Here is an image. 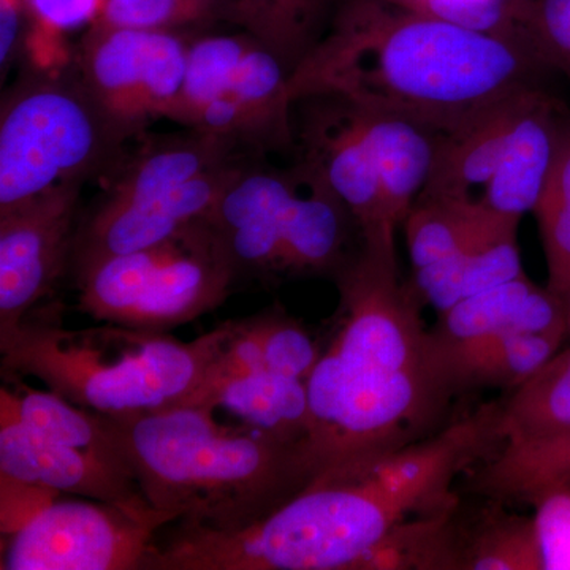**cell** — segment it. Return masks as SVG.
Masks as SVG:
<instances>
[{
  "label": "cell",
  "instance_id": "1f68e13d",
  "mask_svg": "<svg viewBox=\"0 0 570 570\" xmlns=\"http://www.w3.org/2000/svg\"><path fill=\"white\" fill-rule=\"evenodd\" d=\"M532 505L543 570H570V490H551Z\"/></svg>",
  "mask_w": 570,
  "mask_h": 570
},
{
  "label": "cell",
  "instance_id": "ac0fdd59",
  "mask_svg": "<svg viewBox=\"0 0 570 570\" xmlns=\"http://www.w3.org/2000/svg\"><path fill=\"white\" fill-rule=\"evenodd\" d=\"M176 406L224 409L242 420L243 425L287 444L305 445L309 431L306 381L272 371L202 382Z\"/></svg>",
  "mask_w": 570,
  "mask_h": 570
},
{
  "label": "cell",
  "instance_id": "d6a6232c",
  "mask_svg": "<svg viewBox=\"0 0 570 570\" xmlns=\"http://www.w3.org/2000/svg\"><path fill=\"white\" fill-rule=\"evenodd\" d=\"M33 20L26 0H0V67L2 77L13 63L28 58Z\"/></svg>",
  "mask_w": 570,
  "mask_h": 570
},
{
  "label": "cell",
  "instance_id": "ba28073f",
  "mask_svg": "<svg viewBox=\"0 0 570 570\" xmlns=\"http://www.w3.org/2000/svg\"><path fill=\"white\" fill-rule=\"evenodd\" d=\"M213 28L190 36L171 121L219 135L257 156L292 153L291 71L247 33Z\"/></svg>",
  "mask_w": 570,
  "mask_h": 570
},
{
  "label": "cell",
  "instance_id": "2e32d148",
  "mask_svg": "<svg viewBox=\"0 0 570 570\" xmlns=\"http://www.w3.org/2000/svg\"><path fill=\"white\" fill-rule=\"evenodd\" d=\"M129 142L110 170L99 179L102 186L100 198L145 200L170 193L236 160L262 157L227 138L198 129L171 135L145 132L134 138V146Z\"/></svg>",
  "mask_w": 570,
  "mask_h": 570
},
{
  "label": "cell",
  "instance_id": "e0dca14e",
  "mask_svg": "<svg viewBox=\"0 0 570 570\" xmlns=\"http://www.w3.org/2000/svg\"><path fill=\"white\" fill-rule=\"evenodd\" d=\"M569 332L498 333L444 340L431 332L442 376L455 393L523 384L557 354Z\"/></svg>",
  "mask_w": 570,
  "mask_h": 570
},
{
  "label": "cell",
  "instance_id": "ffe728a7",
  "mask_svg": "<svg viewBox=\"0 0 570 570\" xmlns=\"http://www.w3.org/2000/svg\"><path fill=\"white\" fill-rule=\"evenodd\" d=\"M358 108L376 159L389 223L397 232L433 171L439 132L403 116Z\"/></svg>",
  "mask_w": 570,
  "mask_h": 570
},
{
  "label": "cell",
  "instance_id": "5bb4252c",
  "mask_svg": "<svg viewBox=\"0 0 570 570\" xmlns=\"http://www.w3.org/2000/svg\"><path fill=\"white\" fill-rule=\"evenodd\" d=\"M81 193L62 187L0 213V340L66 275Z\"/></svg>",
  "mask_w": 570,
  "mask_h": 570
},
{
  "label": "cell",
  "instance_id": "6da1fadb",
  "mask_svg": "<svg viewBox=\"0 0 570 570\" xmlns=\"http://www.w3.org/2000/svg\"><path fill=\"white\" fill-rule=\"evenodd\" d=\"M335 279V328L306 381L313 482L433 436L453 396L396 257L362 247Z\"/></svg>",
  "mask_w": 570,
  "mask_h": 570
},
{
  "label": "cell",
  "instance_id": "83f0119b",
  "mask_svg": "<svg viewBox=\"0 0 570 570\" xmlns=\"http://www.w3.org/2000/svg\"><path fill=\"white\" fill-rule=\"evenodd\" d=\"M512 29L543 69L570 81V0H520Z\"/></svg>",
  "mask_w": 570,
  "mask_h": 570
},
{
  "label": "cell",
  "instance_id": "52a82bcc",
  "mask_svg": "<svg viewBox=\"0 0 570 570\" xmlns=\"http://www.w3.org/2000/svg\"><path fill=\"white\" fill-rule=\"evenodd\" d=\"M235 283L223 239L206 217L108 258L73 284L82 313L96 321L168 333L223 305Z\"/></svg>",
  "mask_w": 570,
  "mask_h": 570
},
{
  "label": "cell",
  "instance_id": "30bf717a",
  "mask_svg": "<svg viewBox=\"0 0 570 570\" xmlns=\"http://www.w3.org/2000/svg\"><path fill=\"white\" fill-rule=\"evenodd\" d=\"M163 515L58 491L0 540L2 570H141Z\"/></svg>",
  "mask_w": 570,
  "mask_h": 570
},
{
  "label": "cell",
  "instance_id": "7402d4cb",
  "mask_svg": "<svg viewBox=\"0 0 570 570\" xmlns=\"http://www.w3.org/2000/svg\"><path fill=\"white\" fill-rule=\"evenodd\" d=\"M519 224L504 220L460 254L414 272L420 298L441 314L468 296L524 275L517 243Z\"/></svg>",
  "mask_w": 570,
  "mask_h": 570
},
{
  "label": "cell",
  "instance_id": "4316f807",
  "mask_svg": "<svg viewBox=\"0 0 570 570\" xmlns=\"http://www.w3.org/2000/svg\"><path fill=\"white\" fill-rule=\"evenodd\" d=\"M450 569L543 570L534 520L501 517L489 520L450 551Z\"/></svg>",
  "mask_w": 570,
  "mask_h": 570
},
{
  "label": "cell",
  "instance_id": "cb8c5ba5",
  "mask_svg": "<svg viewBox=\"0 0 570 570\" xmlns=\"http://www.w3.org/2000/svg\"><path fill=\"white\" fill-rule=\"evenodd\" d=\"M570 431V346L560 348L538 373L499 404L502 444L535 441Z\"/></svg>",
  "mask_w": 570,
  "mask_h": 570
},
{
  "label": "cell",
  "instance_id": "7c38bea8",
  "mask_svg": "<svg viewBox=\"0 0 570 570\" xmlns=\"http://www.w3.org/2000/svg\"><path fill=\"white\" fill-rule=\"evenodd\" d=\"M539 85L510 94L456 129L439 134L433 171L420 197L508 216L531 174L520 118Z\"/></svg>",
  "mask_w": 570,
  "mask_h": 570
},
{
  "label": "cell",
  "instance_id": "d590c367",
  "mask_svg": "<svg viewBox=\"0 0 570 570\" xmlns=\"http://www.w3.org/2000/svg\"><path fill=\"white\" fill-rule=\"evenodd\" d=\"M569 324H570V298H569Z\"/></svg>",
  "mask_w": 570,
  "mask_h": 570
},
{
  "label": "cell",
  "instance_id": "484cf974",
  "mask_svg": "<svg viewBox=\"0 0 570 570\" xmlns=\"http://www.w3.org/2000/svg\"><path fill=\"white\" fill-rule=\"evenodd\" d=\"M538 219L549 281L547 287L570 298V112L558 146L553 167L534 212Z\"/></svg>",
  "mask_w": 570,
  "mask_h": 570
},
{
  "label": "cell",
  "instance_id": "9c48e42d",
  "mask_svg": "<svg viewBox=\"0 0 570 570\" xmlns=\"http://www.w3.org/2000/svg\"><path fill=\"white\" fill-rule=\"evenodd\" d=\"M194 31L94 21L71 50V66L96 102L134 140L156 119H170L186 80Z\"/></svg>",
  "mask_w": 570,
  "mask_h": 570
},
{
  "label": "cell",
  "instance_id": "603a6c76",
  "mask_svg": "<svg viewBox=\"0 0 570 570\" xmlns=\"http://www.w3.org/2000/svg\"><path fill=\"white\" fill-rule=\"evenodd\" d=\"M472 472L471 489L493 501L530 502L570 480V431L502 444Z\"/></svg>",
  "mask_w": 570,
  "mask_h": 570
},
{
  "label": "cell",
  "instance_id": "8fae6325",
  "mask_svg": "<svg viewBox=\"0 0 570 570\" xmlns=\"http://www.w3.org/2000/svg\"><path fill=\"white\" fill-rule=\"evenodd\" d=\"M295 160L313 168L347 206L363 247L396 257L395 235L362 110L336 94H307L291 102Z\"/></svg>",
  "mask_w": 570,
  "mask_h": 570
},
{
  "label": "cell",
  "instance_id": "44dd1931",
  "mask_svg": "<svg viewBox=\"0 0 570 570\" xmlns=\"http://www.w3.org/2000/svg\"><path fill=\"white\" fill-rule=\"evenodd\" d=\"M337 0H212V24L247 33L294 71L321 43Z\"/></svg>",
  "mask_w": 570,
  "mask_h": 570
},
{
  "label": "cell",
  "instance_id": "e575fe53",
  "mask_svg": "<svg viewBox=\"0 0 570 570\" xmlns=\"http://www.w3.org/2000/svg\"><path fill=\"white\" fill-rule=\"evenodd\" d=\"M561 489H569V490H570V480H569V482H568V483H566V485H564V487H561ZM557 490H558V489H557Z\"/></svg>",
  "mask_w": 570,
  "mask_h": 570
},
{
  "label": "cell",
  "instance_id": "f546056e",
  "mask_svg": "<svg viewBox=\"0 0 570 570\" xmlns=\"http://www.w3.org/2000/svg\"><path fill=\"white\" fill-rule=\"evenodd\" d=\"M266 371L307 381L322 348L294 318L281 311L257 314Z\"/></svg>",
  "mask_w": 570,
  "mask_h": 570
},
{
  "label": "cell",
  "instance_id": "d6986e66",
  "mask_svg": "<svg viewBox=\"0 0 570 570\" xmlns=\"http://www.w3.org/2000/svg\"><path fill=\"white\" fill-rule=\"evenodd\" d=\"M444 340L498 333L570 332L569 302L521 275L461 299L431 330Z\"/></svg>",
  "mask_w": 570,
  "mask_h": 570
},
{
  "label": "cell",
  "instance_id": "9a60e30c",
  "mask_svg": "<svg viewBox=\"0 0 570 570\" xmlns=\"http://www.w3.org/2000/svg\"><path fill=\"white\" fill-rule=\"evenodd\" d=\"M0 474L111 502L142 515H163L146 501L137 480L26 423L3 389H0Z\"/></svg>",
  "mask_w": 570,
  "mask_h": 570
},
{
  "label": "cell",
  "instance_id": "5b68a950",
  "mask_svg": "<svg viewBox=\"0 0 570 570\" xmlns=\"http://www.w3.org/2000/svg\"><path fill=\"white\" fill-rule=\"evenodd\" d=\"M235 321L190 343L168 333L105 324L63 328L32 318L0 340L3 376H32L88 411L132 415L176 406L204 381Z\"/></svg>",
  "mask_w": 570,
  "mask_h": 570
},
{
  "label": "cell",
  "instance_id": "4fadbf2b",
  "mask_svg": "<svg viewBox=\"0 0 570 570\" xmlns=\"http://www.w3.org/2000/svg\"><path fill=\"white\" fill-rule=\"evenodd\" d=\"M258 159L265 157L236 160L170 193L145 200L119 202L99 197L96 205L80 214L67 275L75 283L108 258L156 245L186 225L212 216L225 190Z\"/></svg>",
  "mask_w": 570,
  "mask_h": 570
},
{
  "label": "cell",
  "instance_id": "3957f363",
  "mask_svg": "<svg viewBox=\"0 0 570 570\" xmlns=\"http://www.w3.org/2000/svg\"><path fill=\"white\" fill-rule=\"evenodd\" d=\"M547 73L505 37L385 0H343L324 39L292 71L288 96L336 94L445 134Z\"/></svg>",
  "mask_w": 570,
  "mask_h": 570
},
{
  "label": "cell",
  "instance_id": "836d02e7",
  "mask_svg": "<svg viewBox=\"0 0 570 570\" xmlns=\"http://www.w3.org/2000/svg\"><path fill=\"white\" fill-rule=\"evenodd\" d=\"M104 0H26L32 17L56 33L91 26Z\"/></svg>",
  "mask_w": 570,
  "mask_h": 570
},
{
  "label": "cell",
  "instance_id": "8992f818",
  "mask_svg": "<svg viewBox=\"0 0 570 570\" xmlns=\"http://www.w3.org/2000/svg\"><path fill=\"white\" fill-rule=\"evenodd\" d=\"M129 141L70 59L22 67L0 107V213L62 187L99 181Z\"/></svg>",
  "mask_w": 570,
  "mask_h": 570
},
{
  "label": "cell",
  "instance_id": "7a4b0ae2",
  "mask_svg": "<svg viewBox=\"0 0 570 570\" xmlns=\"http://www.w3.org/2000/svg\"><path fill=\"white\" fill-rule=\"evenodd\" d=\"M499 442L494 404L365 468L314 480L264 519L225 532L232 570L415 568L456 475Z\"/></svg>",
  "mask_w": 570,
  "mask_h": 570
},
{
  "label": "cell",
  "instance_id": "277c9868",
  "mask_svg": "<svg viewBox=\"0 0 570 570\" xmlns=\"http://www.w3.org/2000/svg\"><path fill=\"white\" fill-rule=\"evenodd\" d=\"M105 417L146 501L171 523L242 530L313 482L303 445L247 425H224L214 409L171 406Z\"/></svg>",
  "mask_w": 570,
  "mask_h": 570
},
{
  "label": "cell",
  "instance_id": "d4e9b609",
  "mask_svg": "<svg viewBox=\"0 0 570 570\" xmlns=\"http://www.w3.org/2000/svg\"><path fill=\"white\" fill-rule=\"evenodd\" d=\"M502 220L512 219L474 206L420 197L403 224L414 272L460 254Z\"/></svg>",
  "mask_w": 570,
  "mask_h": 570
},
{
  "label": "cell",
  "instance_id": "f1b7e54d",
  "mask_svg": "<svg viewBox=\"0 0 570 570\" xmlns=\"http://www.w3.org/2000/svg\"><path fill=\"white\" fill-rule=\"evenodd\" d=\"M96 21L167 31L212 28V0H104Z\"/></svg>",
  "mask_w": 570,
  "mask_h": 570
},
{
  "label": "cell",
  "instance_id": "4dcf8cb0",
  "mask_svg": "<svg viewBox=\"0 0 570 570\" xmlns=\"http://www.w3.org/2000/svg\"><path fill=\"white\" fill-rule=\"evenodd\" d=\"M385 2L513 40V14L520 0H385Z\"/></svg>",
  "mask_w": 570,
  "mask_h": 570
}]
</instances>
